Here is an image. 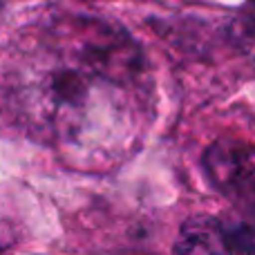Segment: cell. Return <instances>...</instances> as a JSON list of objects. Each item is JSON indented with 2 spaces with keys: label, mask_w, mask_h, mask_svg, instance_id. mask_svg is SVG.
<instances>
[{
  "label": "cell",
  "mask_w": 255,
  "mask_h": 255,
  "mask_svg": "<svg viewBox=\"0 0 255 255\" xmlns=\"http://www.w3.org/2000/svg\"><path fill=\"white\" fill-rule=\"evenodd\" d=\"M206 170L215 186L233 197H244L251 202L253 195V154L251 148L233 141L215 143L206 152Z\"/></svg>",
  "instance_id": "7a4b0ae2"
},
{
  "label": "cell",
  "mask_w": 255,
  "mask_h": 255,
  "mask_svg": "<svg viewBox=\"0 0 255 255\" xmlns=\"http://www.w3.org/2000/svg\"><path fill=\"white\" fill-rule=\"evenodd\" d=\"M233 244L217 220L195 215L186 220L175 242V255H231Z\"/></svg>",
  "instance_id": "3957f363"
},
{
  "label": "cell",
  "mask_w": 255,
  "mask_h": 255,
  "mask_svg": "<svg viewBox=\"0 0 255 255\" xmlns=\"http://www.w3.org/2000/svg\"><path fill=\"white\" fill-rule=\"evenodd\" d=\"M76 63L49 70L40 88L22 90V112L40 132L63 143H81L101 121L119 115L136 74V49L110 29L90 25L74 47Z\"/></svg>",
  "instance_id": "6da1fadb"
}]
</instances>
